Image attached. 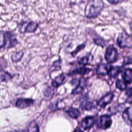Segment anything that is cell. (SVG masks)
<instances>
[{"label":"cell","mask_w":132,"mask_h":132,"mask_svg":"<svg viewBox=\"0 0 132 132\" xmlns=\"http://www.w3.org/2000/svg\"><path fill=\"white\" fill-rule=\"evenodd\" d=\"M93 42L94 43L97 45L98 46H101L102 47H104L105 46V40L101 38V37H97V38H93Z\"/></svg>","instance_id":"7402d4cb"},{"label":"cell","mask_w":132,"mask_h":132,"mask_svg":"<svg viewBox=\"0 0 132 132\" xmlns=\"http://www.w3.org/2000/svg\"><path fill=\"white\" fill-rule=\"evenodd\" d=\"M130 30H131V32H132V21L130 23ZM131 36H132V34H131Z\"/></svg>","instance_id":"f1b7e54d"},{"label":"cell","mask_w":132,"mask_h":132,"mask_svg":"<svg viewBox=\"0 0 132 132\" xmlns=\"http://www.w3.org/2000/svg\"><path fill=\"white\" fill-rule=\"evenodd\" d=\"M83 89H84L83 82L82 81H80L79 85L77 86V87L75 88V89L73 91L72 94H78V93H80L81 92H82Z\"/></svg>","instance_id":"cb8c5ba5"},{"label":"cell","mask_w":132,"mask_h":132,"mask_svg":"<svg viewBox=\"0 0 132 132\" xmlns=\"http://www.w3.org/2000/svg\"><path fill=\"white\" fill-rule=\"evenodd\" d=\"M121 71V69L119 67H118V66L111 67L108 71V74L111 77H116L119 75Z\"/></svg>","instance_id":"4fadbf2b"},{"label":"cell","mask_w":132,"mask_h":132,"mask_svg":"<svg viewBox=\"0 0 132 132\" xmlns=\"http://www.w3.org/2000/svg\"><path fill=\"white\" fill-rule=\"evenodd\" d=\"M66 112L68 114V115L72 118L76 119L80 116L79 111L74 108H70L68 110L66 111Z\"/></svg>","instance_id":"9a60e30c"},{"label":"cell","mask_w":132,"mask_h":132,"mask_svg":"<svg viewBox=\"0 0 132 132\" xmlns=\"http://www.w3.org/2000/svg\"><path fill=\"white\" fill-rule=\"evenodd\" d=\"M125 94L127 96H128L129 97L132 96V87L129 88L128 89H127L125 92Z\"/></svg>","instance_id":"4316f807"},{"label":"cell","mask_w":132,"mask_h":132,"mask_svg":"<svg viewBox=\"0 0 132 132\" xmlns=\"http://www.w3.org/2000/svg\"><path fill=\"white\" fill-rule=\"evenodd\" d=\"M122 117L125 122L130 126H132V107L127 108L123 111Z\"/></svg>","instance_id":"ba28073f"},{"label":"cell","mask_w":132,"mask_h":132,"mask_svg":"<svg viewBox=\"0 0 132 132\" xmlns=\"http://www.w3.org/2000/svg\"><path fill=\"white\" fill-rule=\"evenodd\" d=\"M112 124V120L110 117L107 115H104L100 117L97 122V126L99 128L106 129L110 127Z\"/></svg>","instance_id":"8992f818"},{"label":"cell","mask_w":132,"mask_h":132,"mask_svg":"<svg viewBox=\"0 0 132 132\" xmlns=\"http://www.w3.org/2000/svg\"><path fill=\"white\" fill-rule=\"evenodd\" d=\"M107 1L111 4H117L127 0H107Z\"/></svg>","instance_id":"d4e9b609"},{"label":"cell","mask_w":132,"mask_h":132,"mask_svg":"<svg viewBox=\"0 0 132 132\" xmlns=\"http://www.w3.org/2000/svg\"><path fill=\"white\" fill-rule=\"evenodd\" d=\"M116 86L117 88L121 90H124L127 88V83L123 80L118 79L116 82Z\"/></svg>","instance_id":"44dd1931"},{"label":"cell","mask_w":132,"mask_h":132,"mask_svg":"<svg viewBox=\"0 0 132 132\" xmlns=\"http://www.w3.org/2000/svg\"><path fill=\"white\" fill-rule=\"evenodd\" d=\"M74 132H82V131H81V130L80 129L77 128V129L74 131Z\"/></svg>","instance_id":"83f0119b"},{"label":"cell","mask_w":132,"mask_h":132,"mask_svg":"<svg viewBox=\"0 0 132 132\" xmlns=\"http://www.w3.org/2000/svg\"><path fill=\"white\" fill-rule=\"evenodd\" d=\"M11 78V76L9 73L6 72H2L1 74V80L2 81H5L9 80Z\"/></svg>","instance_id":"603a6c76"},{"label":"cell","mask_w":132,"mask_h":132,"mask_svg":"<svg viewBox=\"0 0 132 132\" xmlns=\"http://www.w3.org/2000/svg\"><path fill=\"white\" fill-rule=\"evenodd\" d=\"M39 23L32 21H25L20 22L18 25V30L21 34L32 33L36 31L39 27Z\"/></svg>","instance_id":"3957f363"},{"label":"cell","mask_w":132,"mask_h":132,"mask_svg":"<svg viewBox=\"0 0 132 132\" xmlns=\"http://www.w3.org/2000/svg\"><path fill=\"white\" fill-rule=\"evenodd\" d=\"M80 107L83 110H90L94 107V105L92 102L84 101L81 103Z\"/></svg>","instance_id":"ffe728a7"},{"label":"cell","mask_w":132,"mask_h":132,"mask_svg":"<svg viewBox=\"0 0 132 132\" xmlns=\"http://www.w3.org/2000/svg\"><path fill=\"white\" fill-rule=\"evenodd\" d=\"M103 0H88L84 9V14L88 19L97 18L103 10Z\"/></svg>","instance_id":"6da1fadb"},{"label":"cell","mask_w":132,"mask_h":132,"mask_svg":"<svg viewBox=\"0 0 132 132\" xmlns=\"http://www.w3.org/2000/svg\"><path fill=\"white\" fill-rule=\"evenodd\" d=\"M65 78V76L63 75H60L59 76L56 77L53 81L52 85L54 87H57L60 86L63 81Z\"/></svg>","instance_id":"2e32d148"},{"label":"cell","mask_w":132,"mask_h":132,"mask_svg":"<svg viewBox=\"0 0 132 132\" xmlns=\"http://www.w3.org/2000/svg\"><path fill=\"white\" fill-rule=\"evenodd\" d=\"M94 122L95 119L93 117H87L81 121L80 126L84 129H89L93 126Z\"/></svg>","instance_id":"30bf717a"},{"label":"cell","mask_w":132,"mask_h":132,"mask_svg":"<svg viewBox=\"0 0 132 132\" xmlns=\"http://www.w3.org/2000/svg\"><path fill=\"white\" fill-rule=\"evenodd\" d=\"M117 41L118 46L121 48H130L132 47V36L126 32L120 33Z\"/></svg>","instance_id":"277c9868"},{"label":"cell","mask_w":132,"mask_h":132,"mask_svg":"<svg viewBox=\"0 0 132 132\" xmlns=\"http://www.w3.org/2000/svg\"><path fill=\"white\" fill-rule=\"evenodd\" d=\"M23 56V52L22 51L14 52L11 55V59L13 62H18L20 61Z\"/></svg>","instance_id":"e0dca14e"},{"label":"cell","mask_w":132,"mask_h":132,"mask_svg":"<svg viewBox=\"0 0 132 132\" xmlns=\"http://www.w3.org/2000/svg\"><path fill=\"white\" fill-rule=\"evenodd\" d=\"M9 132H18V131H15V130H14V131H9Z\"/></svg>","instance_id":"f546056e"},{"label":"cell","mask_w":132,"mask_h":132,"mask_svg":"<svg viewBox=\"0 0 132 132\" xmlns=\"http://www.w3.org/2000/svg\"><path fill=\"white\" fill-rule=\"evenodd\" d=\"M110 67L111 66L108 64H100L96 69V73L100 75H106L108 74Z\"/></svg>","instance_id":"7c38bea8"},{"label":"cell","mask_w":132,"mask_h":132,"mask_svg":"<svg viewBox=\"0 0 132 132\" xmlns=\"http://www.w3.org/2000/svg\"><path fill=\"white\" fill-rule=\"evenodd\" d=\"M113 94L112 92H110L102 97L98 101V105L101 107H104L107 104L110 103L112 100Z\"/></svg>","instance_id":"9c48e42d"},{"label":"cell","mask_w":132,"mask_h":132,"mask_svg":"<svg viewBox=\"0 0 132 132\" xmlns=\"http://www.w3.org/2000/svg\"><path fill=\"white\" fill-rule=\"evenodd\" d=\"M121 74L123 80L127 84L132 82V69H125L122 71Z\"/></svg>","instance_id":"8fae6325"},{"label":"cell","mask_w":132,"mask_h":132,"mask_svg":"<svg viewBox=\"0 0 132 132\" xmlns=\"http://www.w3.org/2000/svg\"><path fill=\"white\" fill-rule=\"evenodd\" d=\"M92 56L91 55H86L84 57H80L78 59V61L79 63L83 64H88L91 61V58H92Z\"/></svg>","instance_id":"d6986e66"},{"label":"cell","mask_w":132,"mask_h":132,"mask_svg":"<svg viewBox=\"0 0 132 132\" xmlns=\"http://www.w3.org/2000/svg\"><path fill=\"white\" fill-rule=\"evenodd\" d=\"M33 103L34 101L32 99L20 98L16 101L15 105L19 108L23 109L30 106L33 104Z\"/></svg>","instance_id":"52a82bcc"},{"label":"cell","mask_w":132,"mask_h":132,"mask_svg":"<svg viewBox=\"0 0 132 132\" xmlns=\"http://www.w3.org/2000/svg\"><path fill=\"white\" fill-rule=\"evenodd\" d=\"M118 56L117 50L112 45L107 47L105 54V58L109 63L114 62L117 61Z\"/></svg>","instance_id":"5b68a950"},{"label":"cell","mask_w":132,"mask_h":132,"mask_svg":"<svg viewBox=\"0 0 132 132\" xmlns=\"http://www.w3.org/2000/svg\"><path fill=\"white\" fill-rule=\"evenodd\" d=\"M84 46H85V44H81V45H79L78 46H77V48L76 49V50L74 51H73V52L72 53V54H73V55H76V54H77V53L79 51H80V50H81L82 48H83L84 47Z\"/></svg>","instance_id":"484cf974"},{"label":"cell","mask_w":132,"mask_h":132,"mask_svg":"<svg viewBox=\"0 0 132 132\" xmlns=\"http://www.w3.org/2000/svg\"><path fill=\"white\" fill-rule=\"evenodd\" d=\"M27 132H39L38 126L35 121L30 123L27 128Z\"/></svg>","instance_id":"ac0fdd59"},{"label":"cell","mask_w":132,"mask_h":132,"mask_svg":"<svg viewBox=\"0 0 132 132\" xmlns=\"http://www.w3.org/2000/svg\"><path fill=\"white\" fill-rule=\"evenodd\" d=\"M91 71L90 69H89L88 68L86 67H82V68H79L77 69H76L75 70H73L70 74L73 75V74H81L84 75L88 73Z\"/></svg>","instance_id":"5bb4252c"},{"label":"cell","mask_w":132,"mask_h":132,"mask_svg":"<svg viewBox=\"0 0 132 132\" xmlns=\"http://www.w3.org/2000/svg\"><path fill=\"white\" fill-rule=\"evenodd\" d=\"M1 48H10L15 46L18 43L15 35L10 31H1L0 36Z\"/></svg>","instance_id":"7a4b0ae2"}]
</instances>
